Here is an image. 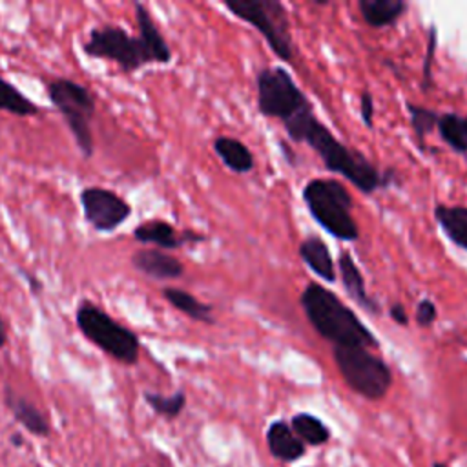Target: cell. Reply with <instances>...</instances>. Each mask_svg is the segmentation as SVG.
I'll use <instances>...</instances> for the list:
<instances>
[{"mask_svg": "<svg viewBox=\"0 0 467 467\" xmlns=\"http://www.w3.org/2000/svg\"><path fill=\"white\" fill-rule=\"evenodd\" d=\"M223 5L235 18L252 26L277 58L285 62L294 60L290 18L279 0H224Z\"/></svg>", "mask_w": 467, "mask_h": 467, "instance_id": "obj_7", "label": "cell"}, {"mask_svg": "<svg viewBox=\"0 0 467 467\" xmlns=\"http://www.w3.org/2000/svg\"><path fill=\"white\" fill-rule=\"evenodd\" d=\"M84 221L100 234H111L131 215V204L104 186H86L78 193Z\"/></svg>", "mask_w": 467, "mask_h": 467, "instance_id": "obj_10", "label": "cell"}, {"mask_svg": "<svg viewBox=\"0 0 467 467\" xmlns=\"http://www.w3.org/2000/svg\"><path fill=\"white\" fill-rule=\"evenodd\" d=\"M283 126L286 130V135L294 142H305L310 150H314L328 171L343 175L363 193L376 192L379 186L385 184L387 177H390V175H383L358 150L343 144L316 117L312 106L294 115Z\"/></svg>", "mask_w": 467, "mask_h": 467, "instance_id": "obj_1", "label": "cell"}, {"mask_svg": "<svg viewBox=\"0 0 467 467\" xmlns=\"http://www.w3.org/2000/svg\"><path fill=\"white\" fill-rule=\"evenodd\" d=\"M337 270H339V277L341 283L347 290V294L365 310L368 312H378V303L368 296L367 288H365V281L363 275L356 265V261L352 259L350 254L343 252L337 257Z\"/></svg>", "mask_w": 467, "mask_h": 467, "instance_id": "obj_17", "label": "cell"}, {"mask_svg": "<svg viewBox=\"0 0 467 467\" xmlns=\"http://www.w3.org/2000/svg\"><path fill=\"white\" fill-rule=\"evenodd\" d=\"M75 323L80 334L99 347L106 356L122 363L135 365L140 354V339L128 327L89 299H82L75 310Z\"/></svg>", "mask_w": 467, "mask_h": 467, "instance_id": "obj_3", "label": "cell"}, {"mask_svg": "<svg viewBox=\"0 0 467 467\" xmlns=\"http://www.w3.org/2000/svg\"><path fill=\"white\" fill-rule=\"evenodd\" d=\"M265 438L270 454L283 463H294L306 452V445L297 438L290 423L285 420H274L268 425Z\"/></svg>", "mask_w": 467, "mask_h": 467, "instance_id": "obj_14", "label": "cell"}, {"mask_svg": "<svg viewBox=\"0 0 467 467\" xmlns=\"http://www.w3.org/2000/svg\"><path fill=\"white\" fill-rule=\"evenodd\" d=\"M4 405L13 414L15 421H18L29 434L36 438H47L51 434V425L44 412L9 385L4 387Z\"/></svg>", "mask_w": 467, "mask_h": 467, "instance_id": "obj_13", "label": "cell"}, {"mask_svg": "<svg viewBox=\"0 0 467 467\" xmlns=\"http://www.w3.org/2000/svg\"><path fill=\"white\" fill-rule=\"evenodd\" d=\"M255 99L259 113L268 119H275L281 124L312 106L292 75L281 66L263 67L257 71Z\"/></svg>", "mask_w": 467, "mask_h": 467, "instance_id": "obj_9", "label": "cell"}, {"mask_svg": "<svg viewBox=\"0 0 467 467\" xmlns=\"http://www.w3.org/2000/svg\"><path fill=\"white\" fill-rule=\"evenodd\" d=\"M436 316H438V308L431 299H420L418 301L414 317H416V323L420 327H431L434 323Z\"/></svg>", "mask_w": 467, "mask_h": 467, "instance_id": "obj_27", "label": "cell"}, {"mask_svg": "<svg viewBox=\"0 0 467 467\" xmlns=\"http://www.w3.org/2000/svg\"><path fill=\"white\" fill-rule=\"evenodd\" d=\"M432 467H449V465H447V463H443V462H434V463H432Z\"/></svg>", "mask_w": 467, "mask_h": 467, "instance_id": "obj_33", "label": "cell"}, {"mask_svg": "<svg viewBox=\"0 0 467 467\" xmlns=\"http://www.w3.org/2000/svg\"><path fill=\"white\" fill-rule=\"evenodd\" d=\"M334 363L354 392L367 400H381L390 385L392 372L389 365L367 347H334Z\"/></svg>", "mask_w": 467, "mask_h": 467, "instance_id": "obj_8", "label": "cell"}, {"mask_svg": "<svg viewBox=\"0 0 467 467\" xmlns=\"http://www.w3.org/2000/svg\"><path fill=\"white\" fill-rule=\"evenodd\" d=\"M303 201L314 221L339 241L359 237L358 223L352 215V195L336 179H312L303 188Z\"/></svg>", "mask_w": 467, "mask_h": 467, "instance_id": "obj_4", "label": "cell"}, {"mask_svg": "<svg viewBox=\"0 0 467 467\" xmlns=\"http://www.w3.org/2000/svg\"><path fill=\"white\" fill-rule=\"evenodd\" d=\"M434 219L456 246L467 250V206L436 204Z\"/></svg>", "mask_w": 467, "mask_h": 467, "instance_id": "obj_20", "label": "cell"}, {"mask_svg": "<svg viewBox=\"0 0 467 467\" xmlns=\"http://www.w3.org/2000/svg\"><path fill=\"white\" fill-rule=\"evenodd\" d=\"M82 51L91 58L113 62L124 75L139 71L148 64H161L140 35H130L117 24L93 27L82 44Z\"/></svg>", "mask_w": 467, "mask_h": 467, "instance_id": "obj_6", "label": "cell"}, {"mask_svg": "<svg viewBox=\"0 0 467 467\" xmlns=\"http://www.w3.org/2000/svg\"><path fill=\"white\" fill-rule=\"evenodd\" d=\"M212 148H213V153L221 159V162L237 175L250 173L255 168V159L252 150L235 137H228V135L215 137L212 142Z\"/></svg>", "mask_w": 467, "mask_h": 467, "instance_id": "obj_15", "label": "cell"}, {"mask_svg": "<svg viewBox=\"0 0 467 467\" xmlns=\"http://www.w3.org/2000/svg\"><path fill=\"white\" fill-rule=\"evenodd\" d=\"M162 297L179 312H182L186 317L192 321H199L204 325H213V306L210 303L201 301L188 290H182L179 286H164L162 288Z\"/></svg>", "mask_w": 467, "mask_h": 467, "instance_id": "obj_18", "label": "cell"}, {"mask_svg": "<svg viewBox=\"0 0 467 467\" xmlns=\"http://www.w3.org/2000/svg\"><path fill=\"white\" fill-rule=\"evenodd\" d=\"M133 239L140 244L157 246L159 250H164V252L182 248L184 244L208 241V237L197 230L179 232L171 223L162 219H148L137 224L133 228Z\"/></svg>", "mask_w": 467, "mask_h": 467, "instance_id": "obj_11", "label": "cell"}, {"mask_svg": "<svg viewBox=\"0 0 467 467\" xmlns=\"http://www.w3.org/2000/svg\"><path fill=\"white\" fill-rule=\"evenodd\" d=\"M11 441H13V445H15V447H20V445L24 443V440H22V436H20V434H13V436H11Z\"/></svg>", "mask_w": 467, "mask_h": 467, "instance_id": "obj_32", "label": "cell"}, {"mask_svg": "<svg viewBox=\"0 0 467 467\" xmlns=\"http://www.w3.org/2000/svg\"><path fill=\"white\" fill-rule=\"evenodd\" d=\"M361 18L370 27L392 26L409 7L403 0H359L358 2Z\"/></svg>", "mask_w": 467, "mask_h": 467, "instance_id": "obj_21", "label": "cell"}, {"mask_svg": "<svg viewBox=\"0 0 467 467\" xmlns=\"http://www.w3.org/2000/svg\"><path fill=\"white\" fill-rule=\"evenodd\" d=\"M131 266L157 281L179 279L184 274V265L170 252L159 248H139L130 257Z\"/></svg>", "mask_w": 467, "mask_h": 467, "instance_id": "obj_12", "label": "cell"}, {"mask_svg": "<svg viewBox=\"0 0 467 467\" xmlns=\"http://www.w3.org/2000/svg\"><path fill=\"white\" fill-rule=\"evenodd\" d=\"M292 431L305 445L319 447L330 440V429L325 425L323 420L310 412H297L290 420Z\"/></svg>", "mask_w": 467, "mask_h": 467, "instance_id": "obj_22", "label": "cell"}, {"mask_svg": "<svg viewBox=\"0 0 467 467\" xmlns=\"http://www.w3.org/2000/svg\"><path fill=\"white\" fill-rule=\"evenodd\" d=\"M46 93L55 109L62 115L78 151L89 159L95 153L91 122L97 111V102L93 93L84 84L64 77L51 78L46 84Z\"/></svg>", "mask_w": 467, "mask_h": 467, "instance_id": "obj_5", "label": "cell"}, {"mask_svg": "<svg viewBox=\"0 0 467 467\" xmlns=\"http://www.w3.org/2000/svg\"><path fill=\"white\" fill-rule=\"evenodd\" d=\"M407 111H409V117H410V126H412L416 137H418L420 142H421L423 137L429 135V133L438 126L440 113H436V111H432V109H429V108L412 104V102L407 104Z\"/></svg>", "mask_w": 467, "mask_h": 467, "instance_id": "obj_26", "label": "cell"}, {"mask_svg": "<svg viewBox=\"0 0 467 467\" xmlns=\"http://www.w3.org/2000/svg\"><path fill=\"white\" fill-rule=\"evenodd\" d=\"M0 111L16 115V117H33L40 113V108L24 95L15 84L5 80L0 75Z\"/></svg>", "mask_w": 467, "mask_h": 467, "instance_id": "obj_23", "label": "cell"}, {"mask_svg": "<svg viewBox=\"0 0 467 467\" xmlns=\"http://www.w3.org/2000/svg\"><path fill=\"white\" fill-rule=\"evenodd\" d=\"M297 252H299V257L303 259V263L317 277H321L327 283L336 281L334 259H332V254H330L328 246L325 244V241H321L317 235H308L301 241Z\"/></svg>", "mask_w": 467, "mask_h": 467, "instance_id": "obj_16", "label": "cell"}, {"mask_svg": "<svg viewBox=\"0 0 467 467\" xmlns=\"http://www.w3.org/2000/svg\"><path fill=\"white\" fill-rule=\"evenodd\" d=\"M135 20H137V27H139V35L144 38V42L153 49V53L157 55L161 64H170L171 62V47L166 42L164 35L161 33L157 22L153 20L150 9L144 4H135Z\"/></svg>", "mask_w": 467, "mask_h": 467, "instance_id": "obj_19", "label": "cell"}, {"mask_svg": "<svg viewBox=\"0 0 467 467\" xmlns=\"http://www.w3.org/2000/svg\"><path fill=\"white\" fill-rule=\"evenodd\" d=\"M5 343H7V327H5L4 317H2V314H0V348H4Z\"/></svg>", "mask_w": 467, "mask_h": 467, "instance_id": "obj_31", "label": "cell"}, {"mask_svg": "<svg viewBox=\"0 0 467 467\" xmlns=\"http://www.w3.org/2000/svg\"><path fill=\"white\" fill-rule=\"evenodd\" d=\"M434 47H436V29L431 26V29H429V44H427V55H425V64H423V75H425L427 78H429V75H431V62H432Z\"/></svg>", "mask_w": 467, "mask_h": 467, "instance_id": "obj_29", "label": "cell"}, {"mask_svg": "<svg viewBox=\"0 0 467 467\" xmlns=\"http://www.w3.org/2000/svg\"><path fill=\"white\" fill-rule=\"evenodd\" d=\"M144 401L148 407L161 418L164 420H175L181 416V412L186 407V392L184 390H175L173 394H159L151 390H144L142 394Z\"/></svg>", "mask_w": 467, "mask_h": 467, "instance_id": "obj_25", "label": "cell"}, {"mask_svg": "<svg viewBox=\"0 0 467 467\" xmlns=\"http://www.w3.org/2000/svg\"><path fill=\"white\" fill-rule=\"evenodd\" d=\"M389 314H390V317H392L398 325H407V323H409V316H407L405 308H403L400 303L392 305L390 310H389Z\"/></svg>", "mask_w": 467, "mask_h": 467, "instance_id": "obj_30", "label": "cell"}, {"mask_svg": "<svg viewBox=\"0 0 467 467\" xmlns=\"http://www.w3.org/2000/svg\"><path fill=\"white\" fill-rule=\"evenodd\" d=\"M359 115L363 119V122L372 128V115H374V100H372V95L368 89H363L361 91V97H359Z\"/></svg>", "mask_w": 467, "mask_h": 467, "instance_id": "obj_28", "label": "cell"}, {"mask_svg": "<svg viewBox=\"0 0 467 467\" xmlns=\"http://www.w3.org/2000/svg\"><path fill=\"white\" fill-rule=\"evenodd\" d=\"M438 133L451 150L467 153V115L441 113L438 119Z\"/></svg>", "mask_w": 467, "mask_h": 467, "instance_id": "obj_24", "label": "cell"}, {"mask_svg": "<svg viewBox=\"0 0 467 467\" xmlns=\"http://www.w3.org/2000/svg\"><path fill=\"white\" fill-rule=\"evenodd\" d=\"M299 305L312 328L334 347H378V339L356 312L319 283H308L303 288Z\"/></svg>", "mask_w": 467, "mask_h": 467, "instance_id": "obj_2", "label": "cell"}]
</instances>
